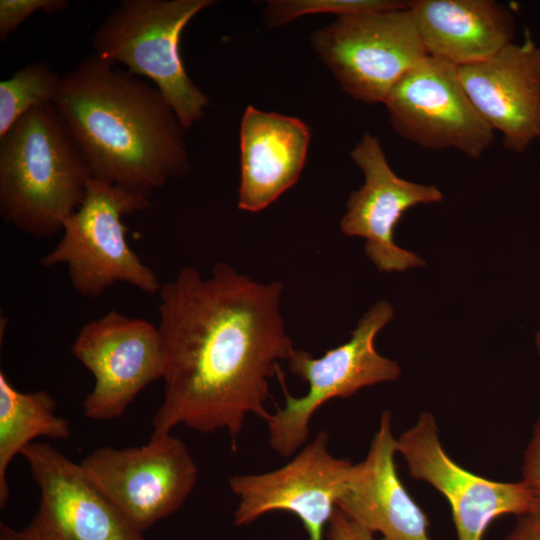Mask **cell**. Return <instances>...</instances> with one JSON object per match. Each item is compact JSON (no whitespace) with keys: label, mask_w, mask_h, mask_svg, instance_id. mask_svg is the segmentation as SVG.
Returning <instances> with one entry per match:
<instances>
[{"label":"cell","mask_w":540,"mask_h":540,"mask_svg":"<svg viewBox=\"0 0 540 540\" xmlns=\"http://www.w3.org/2000/svg\"><path fill=\"white\" fill-rule=\"evenodd\" d=\"M283 284L260 283L217 263L209 277L182 268L159 291L164 395L154 435L184 425L226 431L236 445L246 418L267 420L269 379L295 351L280 312Z\"/></svg>","instance_id":"1"},{"label":"cell","mask_w":540,"mask_h":540,"mask_svg":"<svg viewBox=\"0 0 540 540\" xmlns=\"http://www.w3.org/2000/svg\"><path fill=\"white\" fill-rule=\"evenodd\" d=\"M94 179L149 199L189 170L184 129L156 86L92 53L53 103Z\"/></svg>","instance_id":"2"},{"label":"cell","mask_w":540,"mask_h":540,"mask_svg":"<svg viewBox=\"0 0 540 540\" xmlns=\"http://www.w3.org/2000/svg\"><path fill=\"white\" fill-rule=\"evenodd\" d=\"M93 178L55 105H38L0 137V216L35 238L63 230Z\"/></svg>","instance_id":"3"},{"label":"cell","mask_w":540,"mask_h":540,"mask_svg":"<svg viewBox=\"0 0 540 540\" xmlns=\"http://www.w3.org/2000/svg\"><path fill=\"white\" fill-rule=\"evenodd\" d=\"M214 3L122 0L93 32V53L149 79L187 130L204 117L209 98L185 70L180 39L191 19Z\"/></svg>","instance_id":"4"},{"label":"cell","mask_w":540,"mask_h":540,"mask_svg":"<svg viewBox=\"0 0 540 540\" xmlns=\"http://www.w3.org/2000/svg\"><path fill=\"white\" fill-rule=\"evenodd\" d=\"M150 207L149 199L92 178L80 207L66 220L62 238L43 256L44 268L65 265L72 288L82 297H99L118 282L146 294L162 285L127 241L125 215Z\"/></svg>","instance_id":"5"},{"label":"cell","mask_w":540,"mask_h":540,"mask_svg":"<svg viewBox=\"0 0 540 540\" xmlns=\"http://www.w3.org/2000/svg\"><path fill=\"white\" fill-rule=\"evenodd\" d=\"M392 318L391 304L379 301L359 320L344 344L319 358L295 349L288 360L289 370L308 384V391L301 397L292 396L282 370L277 375L285 404L266 420L268 443L276 453L286 458L297 453L307 443L315 412L329 400L348 398L363 387L398 379L399 365L375 348L378 332Z\"/></svg>","instance_id":"6"},{"label":"cell","mask_w":540,"mask_h":540,"mask_svg":"<svg viewBox=\"0 0 540 540\" xmlns=\"http://www.w3.org/2000/svg\"><path fill=\"white\" fill-rule=\"evenodd\" d=\"M311 44L342 90L367 104H384L394 85L427 56L409 7L338 17L316 30Z\"/></svg>","instance_id":"7"},{"label":"cell","mask_w":540,"mask_h":540,"mask_svg":"<svg viewBox=\"0 0 540 540\" xmlns=\"http://www.w3.org/2000/svg\"><path fill=\"white\" fill-rule=\"evenodd\" d=\"M80 465L141 533L176 512L198 480V468L188 448L171 433L152 434L143 446L99 447Z\"/></svg>","instance_id":"8"},{"label":"cell","mask_w":540,"mask_h":540,"mask_svg":"<svg viewBox=\"0 0 540 540\" xmlns=\"http://www.w3.org/2000/svg\"><path fill=\"white\" fill-rule=\"evenodd\" d=\"M384 104L396 133L423 149H455L479 158L494 140V131L465 92L458 68L430 56L394 85Z\"/></svg>","instance_id":"9"},{"label":"cell","mask_w":540,"mask_h":540,"mask_svg":"<svg viewBox=\"0 0 540 540\" xmlns=\"http://www.w3.org/2000/svg\"><path fill=\"white\" fill-rule=\"evenodd\" d=\"M328 442V433L320 431L282 467L232 476L229 487L238 498L234 524L248 525L267 513L288 512L300 519L309 540H323L354 467L350 460L333 456Z\"/></svg>","instance_id":"10"},{"label":"cell","mask_w":540,"mask_h":540,"mask_svg":"<svg viewBox=\"0 0 540 540\" xmlns=\"http://www.w3.org/2000/svg\"><path fill=\"white\" fill-rule=\"evenodd\" d=\"M71 352L95 380L82 404L92 420L119 418L147 385L162 379L158 326L116 310L83 325Z\"/></svg>","instance_id":"11"},{"label":"cell","mask_w":540,"mask_h":540,"mask_svg":"<svg viewBox=\"0 0 540 540\" xmlns=\"http://www.w3.org/2000/svg\"><path fill=\"white\" fill-rule=\"evenodd\" d=\"M40 489L30 523L16 540H146L74 463L48 443L21 452Z\"/></svg>","instance_id":"12"},{"label":"cell","mask_w":540,"mask_h":540,"mask_svg":"<svg viewBox=\"0 0 540 540\" xmlns=\"http://www.w3.org/2000/svg\"><path fill=\"white\" fill-rule=\"evenodd\" d=\"M397 440L410 474L436 488L448 500L458 540H482L497 517L526 516L535 493L523 482L492 481L467 471L444 451L432 414L423 412Z\"/></svg>","instance_id":"13"},{"label":"cell","mask_w":540,"mask_h":540,"mask_svg":"<svg viewBox=\"0 0 540 540\" xmlns=\"http://www.w3.org/2000/svg\"><path fill=\"white\" fill-rule=\"evenodd\" d=\"M350 156L362 170L364 184L348 198L341 231L366 240L365 252L379 271L401 272L424 265L417 254L395 244L394 229L409 208L441 201V191L434 185L399 177L390 167L379 139L370 132L362 135Z\"/></svg>","instance_id":"14"},{"label":"cell","mask_w":540,"mask_h":540,"mask_svg":"<svg viewBox=\"0 0 540 540\" xmlns=\"http://www.w3.org/2000/svg\"><path fill=\"white\" fill-rule=\"evenodd\" d=\"M474 107L506 149L520 154L540 140V46L526 35L486 61L458 68Z\"/></svg>","instance_id":"15"},{"label":"cell","mask_w":540,"mask_h":540,"mask_svg":"<svg viewBox=\"0 0 540 540\" xmlns=\"http://www.w3.org/2000/svg\"><path fill=\"white\" fill-rule=\"evenodd\" d=\"M396 452L392 415L383 411L368 454L354 464L337 508L384 540H431L427 516L397 474Z\"/></svg>","instance_id":"16"},{"label":"cell","mask_w":540,"mask_h":540,"mask_svg":"<svg viewBox=\"0 0 540 540\" xmlns=\"http://www.w3.org/2000/svg\"><path fill=\"white\" fill-rule=\"evenodd\" d=\"M310 136L298 118L246 108L240 125V210L261 211L298 181Z\"/></svg>","instance_id":"17"},{"label":"cell","mask_w":540,"mask_h":540,"mask_svg":"<svg viewBox=\"0 0 540 540\" xmlns=\"http://www.w3.org/2000/svg\"><path fill=\"white\" fill-rule=\"evenodd\" d=\"M409 11L427 56L457 68L486 61L515 40L513 12L494 0H414Z\"/></svg>","instance_id":"18"},{"label":"cell","mask_w":540,"mask_h":540,"mask_svg":"<svg viewBox=\"0 0 540 540\" xmlns=\"http://www.w3.org/2000/svg\"><path fill=\"white\" fill-rule=\"evenodd\" d=\"M56 401L45 390L21 392L0 372V506L9 497L7 469L11 461L38 437L67 440L71 427L56 414Z\"/></svg>","instance_id":"19"},{"label":"cell","mask_w":540,"mask_h":540,"mask_svg":"<svg viewBox=\"0 0 540 540\" xmlns=\"http://www.w3.org/2000/svg\"><path fill=\"white\" fill-rule=\"evenodd\" d=\"M62 76L45 61L29 63L0 82V137L32 108L54 103Z\"/></svg>","instance_id":"20"},{"label":"cell","mask_w":540,"mask_h":540,"mask_svg":"<svg viewBox=\"0 0 540 540\" xmlns=\"http://www.w3.org/2000/svg\"><path fill=\"white\" fill-rule=\"evenodd\" d=\"M409 3L401 0H270L264 19L268 26L278 27L309 14L370 15L404 9Z\"/></svg>","instance_id":"21"},{"label":"cell","mask_w":540,"mask_h":540,"mask_svg":"<svg viewBox=\"0 0 540 540\" xmlns=\"http://www.w3.org/2000/svg\"><path fill=\"white\" fill-rule=\"evenodd\" d=\"M67 0H1L0 41L4 42L27 18L37 12L54 14L65 11Z\"/></svg>","instance_id":"22"},{"label":"cell","mask_w":540,"mask_h":540,"mask_svg":"<svg viewBox=\"0 0 540 540\" xmlns=\"http://www.w3.org/2000/svg\"><path fill=\"white\" fill-rule=\"evenodd\" d=\"M328 540H375L374 533L336 508L326 531Z\"/></svg>","instance_id":"23"},{"label":"cell","mask_w":540,"mask_h":540,"mask_svg":"<svg viewBox=\"0 0 540 540\" xmlns=\"http://www.w3.org/2000/svg\"><path fill=\"white\" fill-rule=\"evenodd\" d=\"M523 482L534 492H540V417L536 421L523 461Z\"/></svg>","instance_id":"24"},{"label":"cell","mask_w":540,"mask_h":540,"mask_svg":"<svg viewBox=\"0 0 540 540\" xmlns=\"http://www.w3.org/2000/svg\"><path fill=\"white\" fill-rule=\"evenodd\" d=\"M504 540H540V530L527 516H520Z\"/></svg>","instance_id":"25"},{"label":"cell","mask_w":540,"mask_h":540,"mask_svg":"<svg viewBox=\"0 0 540 540\" xmlns=\"http://www.w3.org/2000/svg\"><path fill=\"white\" fill-rule=\"evenodd\" d=\"M526 516L540 530V492L535 493L532 508Z\"/></svg>","instance_id":"26"},{"label":"cell","mask_w":540,"mask_h":540,"mask_svg":"<svg viewBox=\"0 0 540 540\" xmlns=\"http://www.w3.org/2000/svg\"><path fill=\"white\" fill-rule=\"evenodd\" d=\"M0 540H16L15 530L1 523L0 525Z\"/></svg>","instance_id":"27"},{"label":"cell","mask_w":540,"mask_h":540,"mask_svg":"<svg viewBox=\"0 0 540 540\" xmlns=\"http://www.w3.org/2000/svg\"><path fill=\"white\" fill-rule=\"evenodd\" d=\"M536 346H537L538 354L540 356V328L536 334Z\"/></svg>","instance_id":"28"},{"label":"cell","mask_w":540,"mask_h":540,"mask_svg":"<svg viewBox=\"0 0 540 540\" xmlns=\"http://www.w3.org/2000/svg\"><path fill=\"white\" fill-rule=\"evenodd\" d=\"M379 540H384V539H379Z\"/></svg>","instance_id":"29"}]
</instances>
